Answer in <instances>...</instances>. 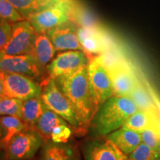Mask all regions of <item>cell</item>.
<instances>
[{"instance_id":"obj_1","label":"cell","mask_w":160,"mask_h":160,"mask_svg":"<svg viewBox=\"0 0 160 160\" xmlns=\"http://www.w3.org/2000/svg\"><path fill=\"white\" fill-rule=\"evenodd\" d=\"M88 65L82 66L71 74L54 79L58 87L73 106L81 127L91 125L94 116L88 87Z\"/></svg>"},{"instance_id":"obj_2","label":"cell","mask_w":160,"mask_h":160,"mask_svg":"<svg viewBox=\"0 0 160 160\" xmlns=\"http://www.w3.org/2000/svg\"><path fill=\"white\" fill-rule=\"evenodd\" d=\"M139 110L128 97L113 95L99 107L91 120L95 134L105 137L122 127L125 121Z\"/></svg>"},{"instance_id":"obj_3","label":"cell","mask_w":160,"mask_h":160,"mask_svg":"<svg viewBox=\"0 0 160 160\" xmlns=\"http://www.w3.org/2000/svg\"><path fill=\"white\" fill-rule=\"evenodd\" d=\"M88 76L90 95L95 114L100 106L114 95V91L108 70L99 57L89 62Z\"/></svg>"},{"instance_id":"obj_4","label":"cell","mask_w":160,"mask_h":160,"mask_svg":"<svg viewBox=\"0 0 160 160\" xmlns=\"http://www.w3.org/2000/svg\"><path fill=\"white\" fill-rule=\"evenodd\" d=\"M45 143L35 128H28L14 137L5 148L8 160H31Z\"/></svg>"},{"instance_id":"obj_5","label":"cell","mask_w":160,"mask_h":160,"mask_svg":"<svg viewBox=\"0 0 160 160\" xmlns=\"http://www.w3.org/2000/svg\"><path fill=\"white\" fill-rule=\"evenodd\" d=\"M42 87V89L40 97L45 105L51 111L62 117L69 125H72V127H81L73 106L63 92L58 87L55 79L50 77L48 81L46 82L45 85Z\"/></svg>"},{"instance_id":"obj_6","label":"cell","mask_w":160,"mask_h":160,"mask_svg":"<svg viewBox=\"0 0 160 160\" xmlns=\"http://www.w3.org/2000/svg\"><path fill=\"white\" fill-rule=\"evenodd\" d=\"M73 0H62L31 16L27 20L37 33H47L57 26L71 21Z\"/></svg>"},{"instance_id":"obj_7","label":"cell","mask_w":160,"mask_h":160,"mask_svg":"<svg viewBox=\"0 0 160 160\" xmlns=\"http://www.w3.org/2000/svg\"><path fill=\"white\" fill-rule=\"evenodd\" d=\"M37 31L28 20L12 23L11 37L2 52L6 55L31 54Z\"/></svg>"},{"instance_id":"obj_8","label":"cell","mask_w":160,"mask_h":160,"mask_svg":"<svg viewBox=\"0 0 160 160\" xmlns=\"http://www.w3.org/2000/svg\"><path fill=\"white\" fill-rule=\"evenodd\" d=\"M78 37L89 62L113 48V42L105 26L99 28H78Z\"/></svg>"},{"instance_id":"obj_9","label":"cell","mask_w":160,"mask_h":160,"mask_svg":"<svg viewBox=\"0 0 160 160\" xmlns=\"http://www.w3.org/2000/svg\"><path fill=\"white\" fill-rule=\"evenodd\" d=\"M41 85L33 78L18 73H5L4 95L22 101L39 97L42 93Z\"/></svg>"},{"instance_id":"obj_10","label":"cell","mask_w":160,"mask_h":160,"mask_svg":"<svg viewBox=\"0 0 160 160\" xmlns=\"http://www.w3.org/2000/svg\"><path fill=\"white\" fill-rule=\"evenodd\" d=\"M88 63V58L83 51H66L59 53L47 65L46 70L50 77L56 79L71 74Z\"/></svg>"},{"instance_id":"obj_11","label":"cell","mask_w":160,"mask_h":160,"mask_svg":"<svg viewBox=\"0 0 160 160\" xmlns=\"http://www.w3.org/2000/svg\"><path fill=\"white\" fill-rule=\"evenodd\" d=\"M107 68L113 84L114 95L129 97L139 82L131 66L122 59Z\"/></svg>"},{"instance_id":"obj_12","label":"cell","mask_w":160,"mask_h":160,"mask_svg":"<svg viewBox=\"0 0 160 160\" xmlns=\"http://www.w3.org/2000/svg\"><path fill=\"white\" fill-rule=\"evenodd\" d=\"M0 71L5 73H18L36 78L42 75V68L31 54L6 55L0 59Z\"/></svg>"},{"instance_id":"obj_13","label":"cell","mask_w":160,"mask_h":160,"mask_svg":"<svg viewBox=\"0 0 160 160\" xmlns=\"http://www.w3.org/2000/svg\"><path fill=\"white\" fill-rule=\"evenodd\" d=\"M56 51H82V46L78 37V27L72 22L63 23L47 32Z\"/></svg>"},{"instance_id":"obj_14","label":"cell","mask_w":160,"mask_h":160,"mask_svg":"<svg viewBox=\"0 0 160 160\" xmlns=\"http://www.w3.org/2000/svg\"><path fill=\"white\" fill-rule=\"evenodd\" d=\"M83 155L85 160H125L128 158L108 138L88 142Z\"/></svg>"},{"instance_id":"obj_15","label":"cell","mask_w":160,"mask_h":160,"mask_svg":"<svg viewBox=\"0 0 160 160\" xmlns=\"http://www.w3.org/2000/svg\"><path fill=\"white\" fill-rule=\"evenodd\" d=\"M107 138L127 156L131 154L142 142L140 132L125 126L109 133Z\"/></svg>"},{"instance_id":"obj_16","label":"cell","mask_w":160,"mask_h":160,"mask_svg":"<svg viewBox=\"0 0 160 160\" xmlns=\"http://www.w3.org/2000/svg\"><path fill=\"white\" fill-rule=\"evenodd\" d=\"M71 22L78 28H99L104 26L94 12L81 0H73Z\"/></svg>"},{"instance_id":"obj_17","label":"cell","mask_w":160,"mask_h":160,"mask_svg":"<svg viewBox=\"0 0 160 160\" xmlns=\"http://www.w3.org/2000/svg\"><path fill=\"white\" fill-rule=\"evenodd\" d=\"M56 49L48 36L45 33H37L36 34L34 44L31 56L42 68L48 65L53 59Z\"/></svg>"},{"instance_id":"obj_18","label":"cell","mask_w":160,"mask_h":160,"mask_svg":"<svg viewBox=\"0 0 160 160\" xmlns=\"http://www.w3.org/2000/svg\"><path fill=\"white\" fill-rule=\"evenodd\" d=\"M60 125L69 124L62 117L51 111L45 105L42 114L38 120L34 128L39 132L45 142L51 139L52 131L56 127Z\"/></svg>"},{"instance_id":"obj_19","label":"cell","mask_w":160,"mask_h":160,"mask_svg":"<svg viewBox=\"0 0 160 160\" xmlns=\"http://www.w3.org/2000/svg\"><path fill=\"white\" fill-rule=\"evenodd\" d=\"M74 158L71 146L50 140L42 145L39 160H74Z\"/></svg>"},{"instance_id":"obj_20","label":"cell","mask_w":160,"mask_h":160,"mask_svg":"<svg viewBox=\"0 0 160 160\" xmlns=\"http://www.w3.org/2000/svg\"><path fill=\"white\" fill-rule=\"evenodd\" d=\"M159 122L157 111L139 109L126 120L123 126L141 133Z\"/></svg>"},{"instance_id":"obj_21","label":"cell","mask_w":160,"mask_h":160,"mask_svg":"<svg viewBox=\"0 0 160 160\" xmlns=\"http://www.w3.org/2000/svg\"><path fill=\"white\" fill-rule=\"evenodd\" d=\"M25 19L62 0H8Z\"/></svg>"},{"instance_id":"obj_22","label":"cell","mask_w":160,"mask_h":160,"mask_svg":"<svg viewBox=\"0 0 160 160\" xmlns=\"http://www.w3.org/2000/svg\"><path fill=\"white\" fill-rule=\"evenodd\" d=\"M45 107L41 97L31 98L23 101L21 119L28 128H34L38 120L42 114Z\"/></svg>"},{"instance_id":"obj_23","label":"cell","mask_w":160,"mask_h":160,"mask_svg":"<svg viewBox=\"0 0 160 160\" xmlns=\"http://www.w3.org/2000/svg\"><path fill=\"white\" fill-rule=\"evenodd\" d=\"M0 124L4 133L2 142L3 148H5L13 137L28 128L21 118L15 116H1Z\"/></svg>"},{"instance_id":"obj_24","label":"cell","mask_w":160,"mask_h":160,"mask_svg":"<svg viewBox=\"0 0 160 160\" xmlns=\"http://www.w3.org/2000/svg\"><path fill=\"white\" fill-rule=\"evenodd\" d=\"M129 97L134 102L139 109L157 111L155 105L151 101V97H149L147 91L142 85L140 82L131 92Z\"/></svg>"},{"instance_id":"obj_25","label":"cell","mask_w":160,"mask_h":160,"mask_svg":"<svg viewBox=\"0 0 160 160\" xmlns=\"http://www.w3.org/2000/svg\"><path fill=\"white\" fill-rule=\"evenodd\" d=\"M22 103V100L4 95L0 98V117L15 116L21 118Z\"/></svg>"},{"instance_id":"obj_26","label":"cell","mask_w":160,"mask_h":160,"mask_svg":"<svg viewBox=\"0 0 160 160\" xmlns=\"http://www.w3.org/2000/svg\"><path fill=\"white\" fill-rule=\"evenodd\" d=\"M128 157L131 160H160V150L142 142Z\"/></svg>"},{"instance_id":"obj_27","label":"cell","mask_w":160,"mask_h":160,"mask_svg":"<svg viewBox=\"0 0 160 160\" xmlns=\"http://www.w3.org/2000/svg\"><path fill=\"white\" fill-rule=\"evenodd\" d=\"M142 140L152 148L160 150V122L141 132Z\"/></svg>"},{"instance_id":"obj_28","label":"cell","mask_w":160,"mask_h":160,"mask_svg":"<svg viewBox=\"0 0 160 160\" xmlns=\"http://www.w3.org/2000/svg\"><path fill=\"white\" fill-rule=\"evenodd\" d=\"M0 19L12 23L25 19L8 0H0Z\"/></svg>"},{"instance_id":"obj_29","label":"cell","mask_w":160,"mask_h":160,"mask_svg":"<svg viewBox=\"0 0 160 160\" xmlns=\"http://www.w3.org/2000/svg\"><path fill=\"white\" fill-rule=\"evenodd\" d=\"M72 133L69 125H60L53 130L51 133V141L58 143H66Z\"/></svg>"},{"instance_id":"obj_30","label":"cell","mask_w":160,"mask_h":160,"mask_svg":"<svg viewBox=\"0 0 160 160\" xmlns=\"http://www.w3.org/2000/svg\"><path fill=\"white\" fill-rule=\"evenodd\" d=\"M12 31V22L0 19V51L7 45L11 37Z\"/></svg>"},{"instance_id":"obj_31","label":"cell","mask_w":160,"mask_h":160,"mask_svg":"<svg viewBox=\"0 0 160 160\" xmlns=\"http://www.w3.org/2000/svg\"><path fill=\"white\" fill-rule=\"evenodd\" d=\"M5 73L0 71V98L4 96V82H5Z\"/></svg>"},{"instance_id":"obj_32","label":"cell","mask_w":160,"mask_h":160,"mask_svg":"<svg viewBox=\"0 0 160 160\" xmlns=\"http://www.w3.org/2000/svg\"><path fill=\"white\" fill-rule=\"evenodd\" d=\"M4 137V133L2 128L1 124H0V148H2V139Z\"/></svg>"},{"instance_id":"obj_33","label":"cell","mask_w":160,"mask_h":160,"mask_svg":"<svg viewBox=\"0 0 160 160\" xmlns=\"http://www.w3.org/2000/svg\"><path fill=\"white\" fill-rule=\"evenodd\" d=\"M3 54H4V53H2V51H0V59H1V58H2V56H3Z\"/></svg>"},{"instance_id":"obj_34","label":"cell","mask_w":160,"mask_h":160,"mask_svg":"<svg viewBox=\"0 0 160 160\" xmlns=\"http://www.w3.org/2000/svg\"><path fill=\"white\" fill-rule=\"evenodd\" d=\"M125 160H131V159H129V158H128H128H127V159H126Z\"/></svg>"},{"instance_id":"obj_35","label":"cell","mask_w":160,"mask_h":160,"mask_svg":"<svg viewBox=\"0 0 160 160\" xmlns=\"http://www.w3.org/2000/svg\"><path fill=\"white\" fill-rule=\"evenodd\" d=\"M74 160H77V159H75V158H74Z\"/></svg>"}]
</instances>
